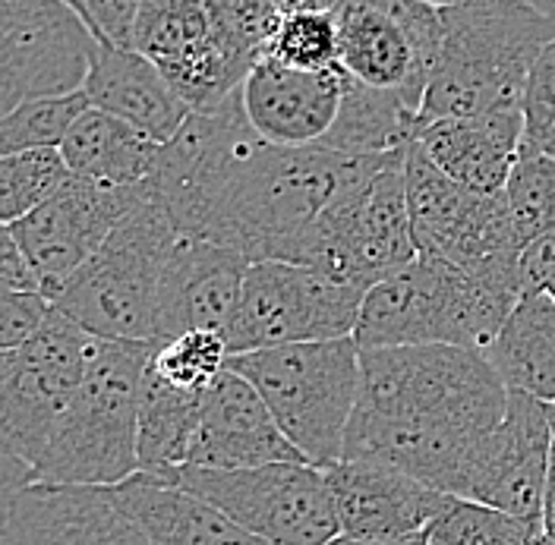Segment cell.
<instances>
[{"label": "cell", "mask_w": 555, "mask_h": 545, "mask_svg": "<svg viewBox=\"0 0 555 545\" xmlns=\"http://www.w3.org/2000/svg\"><path fill=\"white\" fill-rule=\"evenodd\" d=\"M546 294H550V297H553V300H555V284H553V287H550V290H546Z\"/></svg>", "instance_id": "47"}, {"label": "cell", "mask_w": 555, "mask_h": 545, "mask_svg": "<svg viewBox=\"0 0 555 545\" xmlns=\"http://www.w3.org/2000/svg\"><path fill=\"white\" fill-rule=\"evenodd\" d=\"M281 13H294V10H335L338 0H275Z\"/></svg>", "instance_id": "42"}, {"label": "cell", "mask_w": 555, "mask_h": 545, "mask_svg": "<svg viewBox=\"0 0 555 545\" xmlns=\"http://www.w3.org/2000/svg\"><path fill=\"white\" fill-rule=\"evenodd\" d=\"M426 3H436V7H451V3H464V0H426Z\"/></svg>", "instance_id": "45"}, {"label": "cell", "mask_w": 555, "mask_h": 545, "mask_svg": "<svg viewBox=\"0 0 555 545\" xmlns=\"http://www.w3.org/2000/svg\"><path fill=\"white\" fill-rule=\"evenodd\" d=\"M171 482L196 492L269 545H328L341 536L328 473L307 460L249 470L183 467Z\"/></svg>", "instance_id": "9"}, {"label": "cell", "mask_w": 555, "mask_h": 545, "mask_svg": "<svg viewBox=\"0 0 555 545\" xmlns=\"http://www.w3.org/2000/svg\"><path fill=\"white\" fill-rule=\"evenodd\" d=\"M142 3L145 0H86V10L92 16V26H95L99 38L130 48Z\"/></svg>", "instance_id": "37"}, {"label": "cell", "mask_w": 555, "mask_h": 545, "mask_svg": "<svg viewBox=\"0 0 555 545\" xmlns=\"http://www.w3.org/2000/svg\"><path fill=\"white\" fill-rule=\"evenodd\" d=\"M206 391H183L145 366L139 391V473L171 479L186 467Z\"/></svg>", "instance_id": "28"}, {"label": "cell", "mask_w": 555, "mask_h": 545, "mask_svg": "<svg viewBox=\"0 0 555 545\" xmlns=\"http://www.w3.org/2000/svg\"><path fill=\"white\" fill-rule=\"evenodd\" d=\"M553 410L555 404L533 394L508 391L505 416L474 447L451 495L524 520H543L553 460Z\"/></svg>", "instance_id": "16"}, {"label": "cell", "mask_w": 555, "mask_h": 545, "mask_svg": "<svg viewBox=\"0 0 555 545\" xmlns=\"http://www.w3.org/2000/svg\"><path fill=\"white\" fill-rule=\"evenodd\" d=\"M408 152L353 158L332 205L304 237L294 265L315 269L357 290L408 269L416 256L408 208Z\"/></svg>", "instance_id": "6"}, {"label": "cell", "mask_w": 555, "mask_h": 545, "mask_svg": "<svg viewBox=\"0 0 555 545\" xmlns=\"http://www.w3.org/2000/svg\"><path fill=\"white\" fill-rule=\"evenodd\" d=\"M328 545H429L426 533H416V536H391V540H363V536H338Z\"/></svg>", "instance_id": "41"}, {"label": "cell", "mask_w": 555, "mask_h": 545, "mask_svg": "<svg viewBox=\"0 0 555 545\" xmlns=\"http://www.w3.org/2000/svg\"><path fill=\"white\" fill-rule=\"evenodd\" d=\"M0 545H155L114 485L35 482L29 467L3 457Z\"/></svg>", "instance_id": "15"}, {"label": "cell", "mask_w": 555, "mask_h": 545, "mask_svg": "<svg viewBox=\"0 0 555 545\" xmlns=\"http://www.w3.org/2000/svg\"><path fill=\"white\" fill-rule=\"evenodd\" d=\"M114 492L155 545H269L171 479L137 473Z\"/></svg>", "instance_id": "24"}, {"label": "cell", "mask_w": 555, "mask_h": 545, "mask_svg": "<svg viewBox=\"0 0 555 545\" xmlns=\"http://www.w3.org/2000/svg\"><path fill=\"white\" fill-rule=\"evenodd\" d=\"M555 41V16L527 0H464L442 7V44L423 120L520 107L530 69Z\"/></svg>", "instance_id": "3"}, {"label": "cell", "mask_w": 555, "mask_h": 545, "mask_svg": "<svg viewBox=\"0 0 555 545\" xmlns=\"http://www.w3.org/2000/svg\"><path fill=\"white\" fill-rule=\"evenodd\" d=\"M423 111L398 92H385L347 76L345 99L332 130L315 148L353 158L408 152L423 130Z\"/></svg>", "instance_id": "26"}, {"label": "cell", "mask_w": 555, "mask_h": 545, "mask_svg": "<svg viewBox=\"0 0 555 545\" xmlns=\"http://www.w3.org/2000/svg\"><path fill=\"white\" fill-rule=\"evenodd\" d=\"M228 369L241 373L269 404L294 447L322 470L345 460L347 429L360 398V343H281L234 353Z\"/></svg>", "instance_id": "8"}, {"label": "cell", "mask_w": 555, "mask_h": 545, "mask_svg": "<svg viewBox=\"0 0 555 545\" xmlns=\"http://www.w3.org/2000/svg\"><path fill=\"white\" fill-rule=\"evenodd\" d=\"M518 287L467 272L449 259L416 256L366 290L353 341L370 347L451 343L486 350L520 303Z\"/></svg>", "instance_id": "4"}, {"label": "cell", "mask_w": 555, "mask_h": 545, "mask_svg": "<svg viewBox=\"0 0 555 545\" xmlns=\"http://www.w3.org/2000/svg\"><path fill=\"white\" fill-rule=\"evenodd\" d=\"M145 186L149 180L127 190H107L73 173L54 199L35 208L23 221L7 224L26 252L44 297L54 300L69 277L102 249L104 239L142 199Z\"/></svg>", "instance_id": "17"}, {"label": "cell", "mask_w": 555, "mask_h": 545, "mask_svg": "<svg viewBox=\"0 0 555 545\" xmlns=\"http://www.w3.org/2000/svg\"><path fill=\"white\" fill-rule=\"evenodd\" d=\"M300 460L307 457L284 436L262 394L241 373L224 369L208 385L186 467L249 470L266 464H300Z\"/></svg>", "instance_id": "18"}, {"label": "cell", "mask_w": 555, "mask_h": 545, "mask_svg": "<svg viewBox=\"0 0 555 545\" xmlns=\"http://www.w3.org/2000/svg\"><path fill=\"white\" fill-rule=\"evenodd\" d=\"M61 155L79 180L107 190L145 183L162 158V142L145 137L127 120L89 107L61 145Z\"/></svg>", "instance_id": "25"}, {"label": "cell", "mask_w": 555, "mask_h": 545, "mask_svg": "<svg viewBox=\"0 0 555 545\" xmlns=\"http://www.w3.org/2000/svg\"><path fill=\"white\" fill-rule=\"evenodd\" d=\"M350 155L287 148L246 137L183 218V237L208 239L249 262H294L304 237L332 205Z\"/></svg>", "instance_id": "2"}, {"label": "cell", "mask_w": 555, "mask_h": 545, "mask_svg": "<svg viewBox=\"0 0 555 545\" xmlns=\"http://www.w3.org/2000/svg\"><path fill=\"white\" fill-rule=\"evenodd\" d=\"M82 92L92 107L127 120L162 145L171 142L193 114V107L173 92L165 73L145 54L104 38L95 48L92 73Z\"/></svg>", "instance_id": "23"}, {"label": "cell", "mask_w": 555, "mask_h": 545, "mask_svg": "<svg viewBox=\"0 0 555 545\" xmlns=\"http://www.w3.org/2000/svg\"><path fill=\"white\" fill-rule=\"evenodd\" d=\"M262 57L297 69H335L338 64V29L332 10H294L281 13Z\"/></svg>", "instance_id": "33"}, {"label": "cell", "mask_w": 555, "mask_h": 545, "mask_svg": "<svg viewBox=\"0 0 555 545\" xmlns=\"http://www.w3.org/2000/svg\"><path fill=\"white\" fill-rule=\"evenodd\" d=\"M527 3H533L540 13H546V16H555V0H527Z\"/></svg>", "instance_id": "43"}, {"label": "cell", "mask_w": 555, "mask_h": 545, "mask_svg": "<svg viewBox=\"0 0 555 545\" xmlns=\"http://www.w3.org/2000/svg\"><path fill=\"white\" fill-rule=\"evenodd\" d=\"M537 545H555V543H553V540H550V536H546V533H543V536L537 540Z\"/></svg>", "instance_id": "46"}, {"label": "cell", "mask_w": 555, "mask_h": 545, "mask_svg": "<svg viewBox=\"0 0 555 545\" xmlns=\"http://www.w3.org/2000/svg\"><path fill=\"white\" fill-rule=\"evenodd\" d=\"M99 338L61 309L16 350L0 353V444L29 470L76 398Z\"/></svg>", "instance_id": "10"}, {"label": "cell", "mask_w": 555, "mask_h": 545, "mask_svg": "<svg viewBox=\"0 0 555 545\" xmlns=\"http://www.w3.org/2000/svg\"><path fill=\"white\" fill-rule=\"evenodd\" d=\"M73 180L61 148H33L0 155V221L16 224L54 199Z\"/></svg>", "instance_id": "29"}, {"label": "cell", "mask_w": 555, "mask_h": 545, "mask_svg": "<svg viewBox=\"0 0 555 545\" xmlns=\"http://www.w3.org/2000/svg\"><path fill=\"white\" fill-rule=\"evenodd\" d=\"M177 239L180 231L149 177L142 199L61 287L54 307L104 341L155 343L162 277Z\"/></svg>", "instance_id": "7"}, {"label": "cell", "mask_w": 555, "mask_h": 545, "mask_svg": "<svg viewBox=\"0 0 555 545\" xmlns=\"http://www.w3.org/2000/svg\"><path fill=\"white\" fill-rule=\"evenodd\" d=\"M508 391L555 404V300L524 294L502 332L483 350Z\"/></svg>", "instance_id": "27"}, {"label": "cell", "mask_w": 555, "mask_h": 545, "mask_svg": "<svg viewBox=\"0 0 555 545\" xmlns=\"http://www.w3.org/2000/svg\"><path fill=\"white\" fill-rule=\"evenodd\" d=\"M338 64L363 86L423 111L442 44V7L426 0H338Z\"/></svg>", "instance_id": "12"}, {"label": "cell", "mask_w": 555, "mask_h": 545, "mask_svg": "<svg viewBox=\"0 0 555 545\" xmlns=\"http://www.w3.org/2000/svg\"><path fill=\"white\" fill-rule=\"evenodd\" d=\"M0 287L3 290H38L41 294L33 265H29L26 252L20 249V243H16L13 231L7 224L0 231Z\"/></svg>", "instance_id": "39"}, {"label": "cell", "mask_w": 555, "mask_h": 545, "mask_svg": "<svg viewBox=\"0 0 555 545\" xmlns=\"http://www.w3.org/2000/svg\"><path fill=\"white\" fill-rule=\"evenodd\" d=\"M69 7H76V10H79V13H82V16H86V23H89V26H92V16H89V10H86V0H67ZM92 29H95V26H92ZM99 35V33H95Z\"/></svg>", "instance_id": "44"}, {"label": "cell", "mask_w": 555, "mask_h": 545, "mask_svg": "<svg viewBox=\"0 0 555 545\" xmlns=\"http://www.w3.org/2000/svg\"><path fill=\"white\" fill-rule=\"evenodd\" d=\"M505 410L508 388L483 350L360 347V398L345 460L385 464L451 495L467 457Z\"/></svg>", "instance_id": "1"}, {"label": "cell", "mask_w": 555, "mask_h": 545, "mask_svg": "<svg viewBox=\"0 0 555 545\" xmlns=\"http://www.w3.org/2000/svg\"><path fill=\"white\" fill-rule=\"evenodd\" d=\"M520 246L555 231V158L520 152L518 165L502 190Z\"/></svg>", "instance_id": "32"}, {"label": "cell", "mask_w": 555, "mask_h": 545, "mask_svg": "<svg viewBox=\"0 0 555 545\" xmlns=\"http://www.w3.org/2000/svg\"><path fill=\"white\" fill-rule=\"evenodd\" d=\"M155 343L99 338L89 373L54 426L29 479L120 485L139 473V391Z\"/></svg>", "instance_id": "5"}, {"label": "cell", "mask_w": 555, "mask_h": 545, "mask_svg": "<svg viewBox=\"0 0 555 545\" xmlns=\"http://www.w3.org/2000/svg\"><path fill=\"white\" fill-rule=\"evenodd\" d=\"M520 277L524 294H543L555 284V231L546 237L533 239L520 252Z\"/></svg>", "instance_id": "38"}, {"label": "cell", "mask_w": 555, "mask_h": 545, "mask_svg": "<svg viewBox=\"0 0 555 545\" xmlns=\"http://www.w3.org/2000/svg\"><path fill=\"white\" fill-rule=\"evenodd\" d=\"M325 473L345 536L391 540L426 533L454 498L395 467L370 460H338Z\"/></svg>", "instance_id": "20"}, {"label": "cell", "mask_w": 555, "mask_h": 545, "mask_svg": "<svg viewBox=\"0 0 555 545\" xmlns=\"http://www.w3.org/2000/svg\"><path fill=\"white\" fill-rule=\"evenodd\" d=\"M347 73L335 69H297L259 57L243 82V104L249 124L266 142L307 148L319 145L332 130L345 99Z\"/></svg>", "instance_id": "21"}, {"label": "cell", "mask_w": 555, "mask_h": 545, "mask_svg": "<svg viewBox=\"0 0 555 545\" xmlns=\"http://www.w3.org/2000/svg\"><path fill=\"white\" fill-rule=\"evenodd\" d=\"M130 48L162 69L193 111L241 92L256 67V57L228 35L208 0H145Z\"/></svg>", "instance_id": "14"}, {"label": "cell", "mask_w": 555, "mask_h": 545, "mask_svg": "<svg viewBox=\"0 0 555 545\" xmlns=\"http://www.w3.org/2000/svg\"><path fill=\"white\" fill-rule=\"evenodd\" d=\"M524 152L555 158V41L543 48L524 89Z\"/></svg>", "instance_id": "35"}, {"label": "cell", "mask_w": 555, "mask_h": 545, "mask_svg": "<svg viewBox=\"0 0 555 545\" xmlns=\"http://www.w3.org/2000/svg\"><path fill=\"white\" fill-rule=\"evenodd\" d=\"M249 265V259L228 246L180 234L162 277L155 343L180 338L186 332L224 335L241 307Z\"/></svg>", "instance_id": "19"}, {"label": "cell", "mask_w": 555, "mask_h": 545, "mask_svg": "<svg viewBox=\"0 0 555 545\" xmlns=\"http://www.w3.org/2000/svg\"><path fill=\"white\" fill-rule=\"evenodd\" d=\"M231 363V347L218 332H186L180 338L155 343L149 369L173 388L206 391Z\"/></svg>", "instance_id": "34"}, {"label": "cell", "mask_w": 555, "mask_h": 545, "mask_svg": "<svg viewBox=\"0 0 555 545\" xmlns=\"http://www.w3.org/2000/svg\"><path fill=\"white\" fill-rule=\"evenodd\" d=\"M99 41L67 0H0V114L82 92Z\"/></svg>", "instance_id": "13"}, {"label": "cell", "mask_w": 555, "mask_h": 545, "mask_svg": "<svg viewBox=\"0 0 555 545\" xmlns=\"http://www.w3.org/2000/svg\"><path fill=\"white\" fill-rule=\"evenodd\" d=\"M543 520H524L480 502L451 498L442 517L426 530L429 545H537Z\"/></svg>", "instance_id": "30"}, {"label": "cell", "mask_w": 555, "mask_h": 545, "mask_svg": "<svg viewBox=\"0 0 555 545\" xmlns=\"http://www.w3.org/2000/svg\"><path fill=\"white\" fill-rule=\"evenodd\" d=\"M92 104L86 92H69L57 99H35L3 114L0 120V155L33 152V148H61L76 120Z\"/></svg>", "instance_id": "31"}, {"label": "cell", "mask_w": 555, "mask_h": 545, "mask_svg": "<svg viewBox=\"0 0 555 545\" xmlns=\"http://www.w3.org/2000/svg\"><path fill=\"white\" fill-rule=\"evenodd\" d=\"M420 145L454 183L480 196H495L505 190L524 152V114L520 107H502L426 120Z\"/></svg>", "instance_id": "22"}, {"label": "cell", "mask_w": 555, "mask_h": 545, "mask_svg": "<svg viewBox=\"0 0 555 545\" xmlns=\"http://www.w3.org/2000/svg\"><path fill=\"white\" fill-rule=\"evenodd\" d=\"M543 533L555 543V410H553V460H550V482H546V505H543Z\"/></svg>", "instance_id": "40"}, {"label": "cell", "mask_w": 555, "mask_h": 545, "mask_svg": "<svg viewBox=\"0 0 555 545\" xmlns=\"http://www.w3.org/2000/svg\"><path fill=\"white\" fill-rule=\"evenodd\" d=\"M54 300L38 290H3L0 294V350H16L48 325Z\"/></svg>", "instance_id": "36"}, {"label": "cell", "mask_w": 555, "mask_h": 545, "mask_svg": "<svg viewBox=\"0 0 555 545\" xmlns=\"http://www.w3.org/2000/svg\"><path fill=\"white\" fill-rule=\"evenodd\" d=\"M363 297V290L315 269L275 259L253 262L224 341L234 356L281 343L353 338Z\"/></svg>", "instance_id": "11"}]
</instances>
